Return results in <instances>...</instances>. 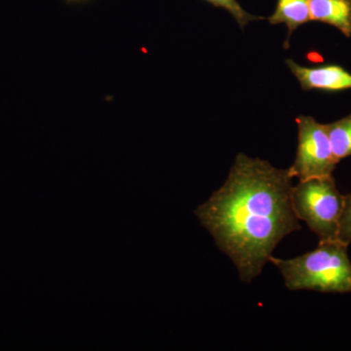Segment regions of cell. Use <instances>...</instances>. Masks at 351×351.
Returning a JSON list of instances; mask_svg holds the SVG:
<instances>
[{
	"instance_id": "obj_1",
	"label": "cell",
	"mask_w": 351,
	"mask_h": 351,
	"mask_svg": "<svg viewBox=\"0 0 351 351\" xmlns=\"http://www.w3.org/2000/svg\"><path fill=\"white\" fill-rule=\"evenodd\" d=\"M292 180L289 169L240 152L225 184L195 211L244 282L260 276L281 240L301 230Z\"/></svg>"
},
{
	"instance_id": "obj_2",
	"label": "cell",
	"mask_w": 351,
	"mask_h": 351,
	"mask_svg": "<svg viewBox=\"0 0 351 351\" xmlns=\"http://www.w3.org/2000/svg\"><path fill=\"white\" fill-rule=\"evenodd\" d=\"M348 245L338 239L322 240L315 250L282 260L271 256L269 262L282 274L291 291L351 293V262Z\"/></svg>"
},
{
	"instance_id": "obj_3",
	"label": "cell",
	"mask_w": 351,
	"mask_h": 351,
	"mask_svg": "<svg viewBox=\"0 0 351 351\" xmlns=\"http://www.w3.org/2000/svg\"><path fill=\"white\" fill-rule=\"evenodd\" d=\"M292 204L297 218L308 226L319 241L338 239L345 196L332 176L311 178L293 186Z\"/></svg>"
},
{
	"instance_id": "obj_4",
	"label": "cell",
	"mask_w": 351,
	"mask_h": 351,
	"mask_svg": "<svg viewBox=\"0 0 351 351\" xmlns=\"http://www.w3.org/2000/svg\"><path fill=\"white\" fill-rule=\"evenodd\" d=\"M298 126L297 154L289 172L300 181L311 178L332 176L337 160L332 152L326 124H320L311 117L295 119Z\"/></svg>"
},
{
	"instance_id": "obj_5",
	"label": "cell",
	"mask_w": 351,
	"mask_h": 351,
	"mask_svg": "<svg viewBox=\"0 0 351 351\" xmlns=\"http://www.w3.org/2000/svg\"><path fill=\"white\" fill-rule=\"evenodd\" d=\"M286 64L306 91H343L351 89V73L338 64L307 68L293 60H286Z\"/></svg>"
},
{
	"instance_id": "obj_6",
	"label": "cell",
	"mask_w": 351,
	"mask_h": 351,
	"mask_svg": "<svg viewBox=\"0 0 351 351\" xmlns=\"http://www.w3.org/2000/svg\"><path fill=\"white\" fill-rule=\"evenodd\" d=\"M311 20L336 27L351 36V0H309Z\"/></svg>"
},
{
	"instance_id": "obj_7",
	"label": "cell",
	"mask_w": 351,
	"mask_h": 351,
	"mask_svg": "<svg viewBox=\"0 0 351 351\" xmlns=\"http://www.w3.org/2000/svg\"><path fill=\"white\" fill-rule=\"evenodd\" d=\"M270 25L283 24L287 27L288 38L301 25L311 20L309 0H277L276 11L267 18Z\"/></svg>"
},
{
	"instance_id": "obj_8",
	"label": "cell",
	"mask_w": 351,
	"mask_h": 351,
	"mask_svg": "<svg viewBox=\"0 0 351 351\" xmlns=\"http://www.w3.org/2000/svg\"><path fill=\"white\" fill-rule=\"evenodd\" d=\"M332 152L337 160L351 156V114L345 119L326 124Z\"/></svg>"
},
{
	"instance_id": "obj_9",
	"label": "cell",
	"mask_w": 351,
	"mask_h": 351,
	"mask_svg": "<svg viewBox=\"0 0 351 351\" xmlns=\"http://www.w3.org/2000/svg\"><path fill=\"white\" fill-rule=\"evenodd\" d=\"M204 1L217 8L225 9L232 16L233 19L237 21L241 29H244L249 23L254 21L263 20V17H257L245 11L237 0H204Z\"/></svg>"
},
{
	"instance_id": "obj_10",
	"label": "cell",
	"mask_w": 351,
	"mask_h": 351,
	"mask_svg": "<svg viewBox=\"0 0 351 351\" xmlns=\"http://www.w3.org/2000/svg\"><path fill=\"white\" fill-rule=\"evenodd\" d=\"M338 240L348 246L351 243V193L345 196L343 213L339 219Z\"/></svg>"
},
{
	"instance_id": "obj_11",
	"label": "cell",
	"mask_w": 351,
	"mask_h": 351,
	"mask_svg": "<svg viewBox=\"0 0 351 351\" xmlns=\"http://www.w3.org/2000/svg\"><path fill=\"white\" fill-rule=\"evenodd\" d=\"M66 1H68L69 3H73V2L84 1V0H66Z\"/></svg>"
}]
</instances>
